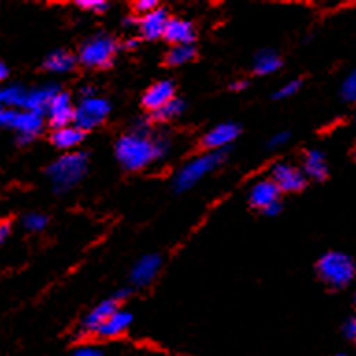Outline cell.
Instances as JSON below:
<instances>
[{"mask_svg": "<svg viewBox=\"0 0 356 356\" xmlns=\"http://www.w3.org/2000/svg\"><path fill=\"white\" fill-rule=\"evenodd\" d=\"M169 150V139L152 136L147 122H138L134 130L117 139L115 158L127 171H138L161 160Z\"/></svg>", "mask_w": 356, "mask_h": 356, "instance_id": "6da1fadb", "label": "cell"}, {"mask_svg": "<svg viewBox=\"0 0 356 356\" xmlns=\"http://www.w3.org/2000/svg\"><path fill=\"white\" fill-rule=\"evenodd\" d=\"M88 165L89 158L86 152L82 150L67 152L47 167V177H49L56 193L65 195L67 191H71L74 186L82 182L88 172Z\"/></svg>", "mask_w": 356, "mask_h": 356, "instance_id": "7a4b0ae2", "label": "cell"}, {"mask_svg": "<svg viewBox=\"0 0 356 356\" xmlns=\"http://www.w3.org/2000/svg\"><path fill=\"white\" fill-rule=\"evenodd\" d=\"M227 158V150H216V152H204L195 156L188 163H184L172 178V188L177 193H184L188 189L195 188L208 172L216 171L217 167L222 165Z\"/></svg>", "mask_w": 356, "mask_h": 356, "instance_id": "3957f363", "label": "cell"}, {"mask_svg": "<svg viewBox=\"0 0 356 356\" xmlns=\"http://www.w3.org/2000/svg\"><path fill=\"white\" fill-rule=\"evenodd\" d=\"M317 275L323 282L334 289L347 288L356 277V266L353 258L339 250H328L317 260Z\"/></svg>", "mask_w": 356, "mask_h": 356, "instance_id": "277c9868", "label": "cell"}, {"mask_svg": "<svg viewBox=\"0 0 356 356\" xmlns=\"http://www.w3.org/2000/svg\"><path fill=\"white\" fill-rule=\"evenodd\" d=\"M117 52V43L110 35L97 33L93 38L86 39L78 50V61L91 69H104L111 65L113 56Z\"/></svg>", "mask_w": 356, "mask_h": 356, "instance_id": "5b68a950", "label": "cell"}, {"mask_svg": "<svg viewBox=\"0 0 356 356\" xmlns=\"http://www.w3.org/2000/svg\"><path fill=\"white\" fill-rule=\"evenodd\" d=\"M111 106L110 102L102 97H86L76 104L74 111V127L80 130H91V128L99 127L106 121V117L110 115Z\"/></svg>", "mask_w": 356, "mask_h": 356, "instance_id": "8992f818", "label": "cell"}, {"mask_svg": "<svg viewBox=\"0 0 356 356\" xmlns=\"http://www.w3.org/2000/svg\"><path fill=\"white\" fill-rule=\"evenodd\" d=\"M74 111H76V106L72 104L71 95L65 93V91H60L52 99V102L44 111V115H47V121L50 122V127L58 130V128L71 127V122L74 124Z\"/></svg>", "mask_w": 356, "mask_h": 356, "instance_id": "52a82bcc", "label": "cell"}, {"mask_svg": "<svg viewBox=\"0 0 356 356\" xmlns=\"http://www.w3.org/2000/svg\"><path fill=\"white\" fill-rule=\"evenodd\" d=\"M271 180L284 193H295L306 186V175L302 172V169H297L284 161H278L277 165L273 167Z\"/></svg>", "mask_w": 356, "mask_h": 356, "instance_id": "ba28073f", "label": "cell"}, {"mask_svg": "<svg viewBox=\"0 0 356 356\" xmlns=\"http://www.w3.org/2000/svg\"><path fill=\"white\" fill-rule=\"evenodd\" d=\"M175 91H177L175 82H171V80H158V82L152 83V86L145 91L143 97H141V104H143L145 110L156 113V111H160L161 108H165L171 100L177 99V97H175Z\"/></svg>", "mask_w": 356, "mask_h": 356, "instance_id": "9c48e42d", "label": "cell"}, {"mask_svg": "<svg viewBox=\"0 0 356 356\" xmlns=\"http://www.w3.org/2000/svg\"><path fill=\"white\" fill-rule=\"evenodd\" d=\"M239 136V124L232 121L221 122V124H216L213 128H210L208 132L204 134L202 138V147L210 152H216V150H227V147L232 141H236Z\"/></svg>", "mask_w": 356, "mask_h": 356, "instance_id": "30bf717a", "label": "cell"}, {"mask_svg": "<svg viewBox=\"0 0 356 356\" xmlns=\"http://www.w3.org/2000/svg\"><path fill=\"white\" fill-rule=\"evenodd\" d=\"M161 269V256L160 254H145L134 264L130 271V282L136 288H145L149 286Z\"/></svg>", "mask_w": 356, "mask_h": 356, "instance_id": "8fae6325", "label": "cell"}, {"mask_svg": "<svg viewBox=\"0 0 356 356\" xmlns=\"http://www.w3.org/2000/svg\"><path fill=\"white\" fill-rule=\"evenodd\" d=\"M119 310L117 308V300L115 299H106L102 300L100 305H97L93 310L86 314V317L80 323V332L83 334H97L99 328L104 325L108 319H110L115 312Z\"/></svg>", "mask_w": 356, "mask_h": 356, "instance_id": "7c38bea8", "label": "cell"}, {"mask_svg": "<svg viewBox=\"0 0 356 356\" xmlns=\"http://www.w3.org/2000/svg\"><path fill=\"white\" fill-rule=\"evenodd\" d=\"M169 21H171V17L167 15V11L163 8H156L154 11H150V13L139 19V32L145 39L156 41V39L165 35Z\"/></svg>", "mask_w": 356, "mask_h": 356, "instance_id": "4fadbf2b", "label": "cell"}, {"mask_svg": "<svg viewBox=\"0 0 356 356\" xmlns=\"http://www.w3.org/2000/svg\"><path fill=\"white\" fill-rule=\"evenodd\" d=\"M280 189L271 178H266V180H260L256 182L249 191V202L258 210H267L269 206L278 202V197H280Z\"/></svg>", "mask_w": 356, "mask_h": 356, "instance_id": "5bb4252c", "label": "cell"}, {"mask_svg": "<svg viewBox=\"0 0 356 356\" xmlns=\"http://www.w3.org/2000/svg\"><path fill=\"white\" fill-rule=\"evenodd\" d=\"M58 93H60V88H58L56 83H43V86H38V88L28 89L24 110L44 113L50 102H52V99H54Z\"/></svg>", "mask_w": 356, "mask_h": 356, "instance_id": "9a60e30c", "label": "cell"}, {"mask_svg": "<svg viewBox=\"0 0 356 356\" xmlns=\"http://www.w3.org/2000/svg\"><path fill=\"white\" fill-rule=\"evenodd\" d=\"M44 124V113L39 111H30V110H19L17 119L13 122V128L19 136H26V138H35Z\"/></svg>", "mask_w": 356, "mask_h": 356, "instance_id": "2e32d148", "label": "cell"}, {"mask_svg": "<svg viewBox=\"0 0 356 356\" xmlns=\"http://www.w3.org/2000/svg\"><path fill=\"white\" fill-rule=\"evenodd\" d=\"M163 39L175 44V47H178V44H191L195 39L193 24L186 21V19H171L169 24H167Z\"/></svg>", "mask_w": 356, "mask_h": 356, "instance_id": "e0dca14e", "label": "cell"}, {"mask_svg": "<svg viewBox=\"0 0 356 356\" xmlns=\"http://www.w3.org/2000/svg\"><path fill=\"white\" fill-rule=\"evenodd\" d=\"M302 172L306 175V178H312V180H325L328 175V165L325 156L319 152V150H308L302 158Z\"/></svg>", "mask_w": 356, "mask_h": 356, "instance_id": "ac0fdd59", "label": "cell"}, {"mask_svg": "<svg viewBox=\"0 0 356 356\" xmlns=\"http://www.w3.org/2000/svg\"><path fill=\"white\" fill-rule=\"evenodd\" d=\"M50 141H52V145H54L56 149L60 150L76 149L78 145L83 141V130H80V128L74 127V124L58 128V130H54L52 136H50Z\"/></svg>", "mask_w": 356, "mask_h": 356, "instance_id": "d6986e66", "label": "cell"}, {"mask_svg": "<svg viewBox=\"0 0 356 356\" xmlns=\"http://www.w3.org/2000/svg\"><path fill=\"white\" fill-rule=\"evenodd\" d=\"M132 325V314L127 310H117L108 321L99 328L100 338H117L122 332H127V328Z\"/></svg>", "mask_w": 356, "mask_h": 356, "instance_id": "ffe728a7", "label": "cell"}, {"mask_svg": "<svg viewBox=\"0 0 356 356\" xmlns=\"http://www.w3.org/2000/svg\"><path fill=\"white\" fill-rule=\"evenodd\" d=\"M76 65V58L69 50H54L43 61V67L52 74H65Z\"/></svg>", "mask_w": 356, "mask_h": 356, "instance_id": "44dd1931", "label": "cell"}, {"mask_svg": "<svg viewBox=\"0 0 356 356\" xmlns=\"http://www.w3.org/2000/svg\"><path fill=\"white\" fill-rule=\"evenodd\" d=\"M280 67H282V60H280V56H278L277 52H273V50L264 49L254 56L252 69H254L256 74H273V72H277Z\"/></svg>", "mask_w": 356, "mask_h": 356, "instance_id": "7402d4cb", "label": "cell"}, {"mask_svg": "<svg viewBox=\"0 0 356 356\" xmlns=\"http://www.w3.org/2000/svg\"><path fill=\"white\" fill-rule=\"evenodd\" d=\"M26 97L28 89L24 88V86H21V83H8V86H4L2 91H0V100H2V104H4L6 108H13V110H17L19 106L24 108V104H26Z\"/></svg>", "mask_w": 356, "mask_h": 356, "instance_id": "603a6c76", "label": "cell"}, {"mask_svg": "<svg viewBox=\"0 0 356 356\" xmlns=\"http://www.w3.org/2000/svg\"><path fill=\"white\" fill-rule=\"evenodd\" d=\"M197 56V50H195L193 44H178V47H172L169 52H167V65L178 67V65H186L189 61L193 60Z\"/></svg>", "mask_w": 356, "mask_h": 356, "instance_id": "cb8c5ba5", "label": "cell"}, {"mask_svg": "<svg viewBox=\"0 0 356 356\" xmlns=\"http://www.w3.org/2000/svg\"><path fill=\"white\" fill-rule=\"evenodd\" d=\"M49 225V217L39 213V211H30L22 217V227L26 228L28 232H41Z\"/></svg>", "mask_w": 356, "mask_h": 356, "instance_id": "d4e9b609", "label": "cell"}, {"mask_svg": "<svg viewBox=\"0 0 356 356\" xmlns=\"http://www.w3.org/2000/svg\"><path fill=\"white\" fill-rule=\"evenodd\" d=\"M184 110H186V106H184L182 100L175 99L171 100L165 108H161L160 111H156L154 119H158V121H172V119H177Z\"/></svg>", "mask_w": 356, "mask_h": 356, "instance_id": "484cf974", "label": "cell"}, {"mask_svg": "<svg viewBox=\"0 0 356 356\" xmlns=\"http://www.w3.org/2000/svg\"><path fill=\"white\" fill-rule=\"evenodd\" d=\"M341 97L347 102H356V69L345 76L343 83H341Z\"/></svg>", "mask_w": 356, "mask_h": 356, "instance_id": "4316f807", "label": "cell"}, {"mask_svg": "<svg viewBox=\"0 0 356 356\" xmlns=\"http://www.w3.org/2000/svg\"><path fill=\"white\" fill-rule=\"evenodd\" d=\"M302 88V82L300 80H291V82L284 83L282 88L278 89L277 93H275V99L280 100V99H288L291 95H295L299 89Z\"/></svg>", "mask_w": 356, "mask_h": 356, "instance_id": "83f0119b", "label": "cell"}, {"mask_svg": "<svg viewBox=\"0 0 356 356\" xmlns=\"http://www.w3.org/2000/svg\"><path fill=\"white\" fill-rule=\"evenodd\" d=\"M76 4L78 8H82L86 11H93V13H104L108 10V2H104V0H80Z\"/></svg>", "mask_w": 356, "mask_h": 356, "instance_id": "f1b7e54d", "label": "cell"}, {"mask_svg": "<svg viewBox=\"0 0 356 356\" xmlns=\"http://www.w3.org/2000/svg\"><path fill=\"white\" fill-rule=\"evenodd\" d=\"M156 8H160L156 0H139V2H134V11L139 13L141 17L150 13V11H154Z\"/></svg>", "mask_w": 356, "mask_h": 356, "instance_id": "f546056e", "label": "cell"}, {"mask_svg": "<svg viewBox=\"0 0 356 356\" xmlns=\"http://www.w3.org/2000/svg\"><path fill=\"white\" fill-rule=\"evenodd\" d=\"M17 113H19V110H13V108H2V111H0V122H2V127L13 128Z\"/></svg>", "mask_w": 356, "mask_h": 356, "instance_id": "4dcf8cb0", "label": "cell"}, {"mask_svg": "<svg viewBox=\"0 0 356 356\" xmlns=\"http://www.w3.org/2000/svg\"><path fill=\"white\" fill-rule=\"evenodd\" d=\"M71 356H102V350L95 345H82V347H76L72 350Z\"/></svg>", "mask_w": 356, "mask_h": 356, "instance_id": "1f68e13d", "label": "cell"}, {"mask_svg": "<svg viewBox=\"0 0 356 356\" xmlns=\"http://www.w3.org/2000/svg\"><path fill=\"white\" fill-rule=\"evenodd\" d=\"M288 139H289L288 132H278V134H275L271 139H269L267 147H269V149H278V147H282L284 143H288Z\"/></svg>", "mask_w": 356, "mask_h": 356, "instance_id": "d6a6232c", "label": "cell"}, {"mask_svg": "<svg viewBox=\"0 0 356 356\" xmlns=\"http://www.w3.org/2000/svg\"><path fill=\"white\" fill-rule=\"evenodd\" d=\"M343 330H345V336H347L349 339H353V341L356 343V317H353V319H349V321H347V325L343 327Z\"/></svg>", "mask_w": 356, "mask_h": 356, "instance_id": "836d02e7", "label": "cell"}, {"mask_svg": "<svg viewBox=\"0 0 356 356\" xmlns=\"http://www.w3.org/2000/svg\"><path fill=\"white\" fill-rule=\"evenodd\" d=\"M280 210H282V204H280V200H278V202H275V204L269 206L267 210H264V213L273 217V216H278V213H280Z\"/></svg>", "mask_w": 356, "mask_h": 356, "instance_id": "e575fe53", "label": "cell"}, {"mask_svg": "<svg viewBox=\"0 0 356 356\" xmlns=\"http://www.w3.org/2000/svg\"><path fill=\"white\" fill-rule=\"evenodd\" d=\"M10 222H2V227H0V239L6 241V239L10 238Z\"/></svg>", "mask_w": 356, "mask_h": 356, "instance_id": "d590c367", "label": "cell"}, {"mask_svg": "<svg viewBox=\"0 0 356 356\" xmlns=\"http://www.w3.org/2000/svg\"><path fill=\"white\" fill-rule=\"evenodd\" d=\"M245 88H247V82H245V80H236V82L230 83V89H232V91H243Z\"/></svg>", "mask_w": 356, "mask_h": 356, "instance_id": "8d00e7d4", "label": "cell"}, {"mask_svg": "<svg viewBox=\"0 0 356 356\" xmlns=\"http://www.w3.org/2000/svg\"><path fill=\"white\" fill-rule=\"evenodd\" d=\"M128 295H130V289H119V291H117L115 295H113V297H111V299H124V297H128Z\"/></svg>", "mask_w": 356, "mask_h": 356, "instance_id": "74e56055", "label": "cell"}, {"mask_svg": "<svg viewBox=\"0 0 356 356\" xmlns=\"http://www.w3.org/2000/svg\"><path fill=\"white\" fill-rule=\"evenodd\" d=\"M8 76H10V69H8V65H6V63H2V65H0V78H2V80H6Z\"/></svg>", "mask_w": 356, "mask_h": 356, "instance_id": "f35d334b", "label": "cell"}, {"mask_svg": "<svg viewBox=\"0 0 356 356\" xmlns=\"http://www.w3.org/2000/svg\"><path fill=\"white\" fill-rule=\"evenodd\" d=\"M134 47H138V39H128L127 49H134Z\"/></svg>", "mask_w": 356, "mask_h": 356, "instance_id": "ab89813d", "label": "cell"}, {"mask_svg": "<svg viewBox=\"0 0 356 356\" xmlns=\"http://www.w3.org/2000/svg\"><path fill=\"white\" fill-rule=\"evenodd\" d=\"M334 356H347V355H334Z\"/></svg>", "mask_w": 356, "mask_h": 356, "instance_id": "60d3db41", "label": "cell"}, {"mask_svg": "<svg viewBox=\"0 0 356 356\" xmlns=\"http://www.w3.org/2000/svg\"><path fill=\"white\" fill-rule=\"evenodd\" d=\"M355 305H356V295H355Z\"/></svg>", "mask_w": 356, "mask_h": 356, "instance_id": "b9f144b4", "label": "cell"}, {"mask_svg": "<svg viewBox=\"0 0 356 356\" xmlns=\"http://www.w3.org/2000/svg\"><path fill=\"white\" fill-rule=\"evenodd\" d=\"M355 156H356V149H355Z\"/></svg>", "mask_w": 356, "mask_h": 356, "instance_id": "7bdbcfd3", "label": "cell"}]
</instances>
